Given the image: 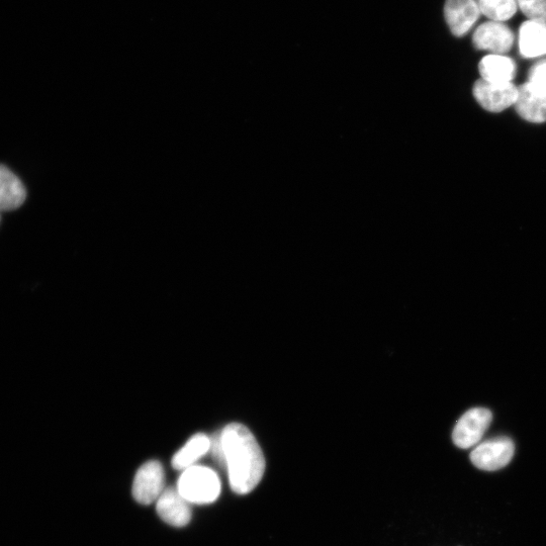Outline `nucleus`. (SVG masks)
Segmentation results:
<instances>
[{
	"mask_svg": "<svg viewBox=\"0 0 546 546\" xmlns=\"http://www.w3.org/2000/svg\"><path fill=\"white\" fill-rule=\"evenodd\" d=\"M218 440L231 489L238 495L251 493L265 472V459L257 440L239 423L226 426Z\"/></svg>",
	"mask_w": 546,
	"mask_h": 546,
	"instance_id": "nucleus-1",
	"label": "nucleus"
},
{
	"mask_svg": "<svg viewBox=\"0 0 546 546\" xmlns=\"http://www.w3.org/2000/svg\"><path fill=\"white\" fill-rule=\"evenodd\" d=\"M177 490L191 504H211L221 494V481L212 469L194 466L182 472Z\"/></svg>",
	"mask_w": 546,
	"mask_h": 546,
	"instance_id": "nucleus-2",
	"label": "nucleus"
},
{
	"mask_svg": "<svg viewBox=\"0 0 546 546\" xmlns=\"http://www.w3.org/2000/svg\"><path fill=\"white\" fill-rule=\"evenodd\" d=\"M515 447L508 437H497L479 444L471 453L473 465L486 472L499 471L513 459Z\"/></svg>",
	"mask_w": 546,
	"mask_h": 546,
	"instance_id": "nucleus-3",
	"label": "nucleus"
},
{
	"mask_svg": "<svg viewBox=\"0 0 546 546\" xmlns=\"http://www.w3.org/2000/svg\"><path fill=\"white\" fill-rule=\"evenodd\" d=\"M492 419V412L486 408L469 410L453 429L454 444L462 449L477 445L490 427Z\"/></svg>",
	"mask_w": 546,
	"mask_h": 546,
	"instance_id": "nucleus-4",
	"label": "nucleus"
},
{
	"mask_svg": "<svg viewBox=\"0 0 546 546\" xmlns=\"http://www.w3.org/2000/svg\"><path fill=\"white\" fill-rule=\"evenodd\" d=\"M474 97L485 110L500 113L515 105L518 87L512 82L493 83L480 79L474 86Z\"/></svg>",
	"mask_w": 546,
	"mask_h": 546,
	"instance_id": "nucleus-5",
	"label": "nucleus"
},
{
	"mask_svg": "<svg viewBox=\"0 0 546 546\" xmlns=\"http://www.w3.org/2000/svg\"><path fill=\"white\" fill-rule=\"evenodd\" d=\"M165 490V474L159 462L151 461L143 465L134 480L133 496L142 505L157 501Z\"/></svg>",
	"mask_w": 546,
	"mask_h": 546,
	"instance_id": "nucleus-6",
	"label": "nucleus"
},
{
	"mask_svg": "<svg viewBox=\"0 0 546 546\" xmlns=\"http://www.w3.org/2000/svg\"><path fill=\"white\" fill-rule=\"evenodd\" d=\"M479 0H446L444 17L454 36L468 34L481 16Z\"/></svg>",
	"mask_w": 546,
	"mask_h": 546,
	"instance_id": "nucleus-7",
	"label": "nucleus"
},
{
	"mask_svg": "<svg viewBox=\"0 0 546 546\" xmlns=\"http://www.w3.org/2000/svg\"><path fill=\"white\" fill-rule=\"evenodd\" d=\"M515 37L511 29L501 22L490 21L480 26L473 37L474 45L497 55H505L514 44Z\"/></svg>",
	"mask_w": 546,
	"mask_h": 546,
	"instance_id": "nucleus-8",
	"label": "nucleus"
},
{
	"mask_svg": "<svg viewBox=\"0 0 546 546\" xmlns=\"http://www.w3.org/2000/svg\"><path fill=\"white\" fill-rule=\"evenodd\" d=\"M156 510L159 517L174 527H184L192 519L191 503L182 496L177 488H166L157 500Z\"/></svg>",
	"mask_w": 546,
	"mask_h": 546,
	"instance_id": "nucleus-9",
	"label": "nucleus"
},
{
	"mask_svg": "<svg viewBox=\"0 0 546 546\" xmlns=\"http://www.w3.org/2000/svg\"><path fill=\"white\" fill-rule=\"evenodd\" d=\"M518 115L527 122L540 124L546 122V93L527 82L518 87V97L515 103Z\"/></svg>",
	"mask_w": 546,
	"mask_h": 546,
	"instance_id": "nucleus-10",
	"label": "nucleus"
},
{
	"mask_svg": "<svg viewBox=\"0 0 546 546\" xmlns=\"http://www.w3.org/2000/svg\"><path fill=\"white\" fill-rule=\"evenodd\" d=\"M27 199L22 180L7 166L0 164V212L19 209Z\"/></svg>",
	"mask_w": 546,
	"mask_h": 546,
	"instance_id": "nucleus-11",
	"label": "nucleus"
},
{
	"mask_svg": "<svg viewBox=\"0 0 546 546\" xmlns=\"http://www.w3.org/2000/svg\"><path fill=\"white\" fill-rule=\"evenodd\" d=\"M518 44L525 58L546 56V22H525L519 30Z\"/></svg>",
	"mask_w": 546,
	"mask_h": 546,
	"instance_id": "nucleus-12",
	"label": "nucleus"
},
{
	"mask_svg": "<svg viewBox=\"0 0 546 546\" xmlns=\"http://www.w3.org/2000/svg\"><path fill=\"white\" fill-rule=\"evenodd\" d=\"M212 440L203 433L193 436L172 459V467L177 471L194 467L211 449Z\"/></svg>",
	"mask_w": 546,
	"mask_h": 546,
	"instance_id": "nucleus-13",
	"label": "nucleus"
},
{
	"mask_svg": "<svg viewBox=\"0 0 546 546\" xmlns=\"http://www.w3.org/2000/svg\"><path fill=\"white\" fill-rule=\"evenodd\" d=\"M479 70L483 80L493 83H509L515 77L516 65L506 55L491 54L481 60Z\"/></svg>",
	"mask_w": 546,
	"mask_h": 546,
	"instance_id": "nucleus-14",
	"label": "nucleus"
},
{
	"mask_svg": "<svg viewBox=\"0 0 546 546\" xmlns=\"http://www.w3.org/2000/svg\"><path fill=\"white\" fill-rule=\"evenodd\" d=\"M483 15L494 22H505L515 16L517 0H479Z\"/></svg>",
	"mask_w": 546,
	"mask_h": 546,
	"instance_id": "nucleus-15",
	"label": "nucleus"
},
{
	"mask_svg": "<svg viewBox=\"0 0 546 546\" xmlns=\"http://www.w3.org/2000/svg\"><path fill=\"white\" fill-rule=\"evenodd\" d=\"M517 5L529 21L546 22V0H517Z\"/></svg>",
	"mask_w": 546,
	"mask_h": 546,
	"instance_id": "nucleus-16",
	"label": "nucleus"
},
{
	"mask_svg": "<svg viewBox=\"0 0 546 546\" xmlns=\"http://www.w3.org/2000/svg\"><path fill=\"white\" fill-rule=\"evenodd\" d=\"M529 82L546 93V60L537 62L529 72Z\"/></svg>",
	"mask_w": 546,
	"mask_h": 546,
	"instance_id": "nucleus-17",
	"label": "nucleus"
}]
</instances>
